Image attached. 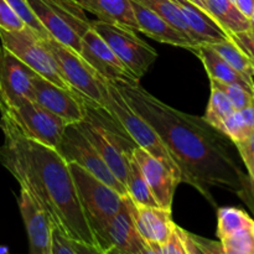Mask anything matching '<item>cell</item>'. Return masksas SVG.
I'll return each instance as SVG.
<instances>
[{"mask_svg":"<svg viewBox=\"0 0 254 254\" xmlns=\"http://www.w3.org/2000/svg\"><path fill=\"white\" fill-rule=\"evenodd\" d=\"M9 2L10 6L15 10L17 15L22 19V21L25 22L27 27L32 30L35 34L39 35L41 39H46V37H51L50 36L49 32L46 31L44 26H42L41 22L39 21L35 14L32 12V10L30 9L29 4H27L26 0H6Z\"/></svg>","mask_w":254,"mask_h":254,"instance_id":"cell-34","label":"cell"},{"mask_svg":"<svg viewBox=\"0 0 254 254\" xmlns=\"http://www.w3.org/2000/svg\"><path fill=\"white\" fill-rule=\"evenodd\" d=\"M235 145L247 168L248 179H250L251 186L254 189V134L247 140L236 143Z\"/></svg>","mask_w":254,"mask_h":254,"instance_id":"cell-36","label":"cell"},{"mask_svg":"<svg viewBox=\"0 0 254 254\" xmlns=\"http://www.w3.org/2000/svg\"><path fill=\"white\" fill-rule=\"evenodd\" d=\"M84 118L76 128L97 149L112 173L126 186L129 173V158L136 145L116 119L103 108L83 98Z\"/></svg>","mask_w":254,"mask_h":254,"instance_id":"cell-3","label":"cell"},{"mask_svg":"<svg viewBox=\"0 0 254 254\" xmlns=\"http://www.w3.org/2000/svg\"><path fill=\"white\" fill-rule=\"evenodd\" d=\"M184 241L189 254H226L222 243L183 230Z\"/></svg>","mask_w":254,"mask_h":254,"instance_id":"cell-33","label":"cell"},{"mask_svg":"<svg viewBox=\"0 0 254 254\" xmlns=\"http://www.w3.org/2000/svg\"><path fill=\"white\" fill-rule=\"evenodd\" d=\"M0 112H6L25 136L57 149L68 124L36 101L19 98Z\"/></svg>","mask_w":254,"mask_h":254,"instance_id":"cell-9","label":"cell"},{"mask_svg":"<svg viewBox=\"0 0 254 254\" xmlns=\"http://www.w3.org/2000/svg\"><path fill=\"white\" fill-rule=\"evenodd\" d=\"M0 254H9V251L4 247H0Z\"/></svg>","mask_w":254,"mask_h":254,"instance_id":"cell-42","label":"cell"},{"mask_svg":"<svg viewBox=\"0 0 254 254\" xmlns=\"http://www.w3.org/2000/svg\"><path fill=\"white\" fill-rule=\"evenodd\" d=\"M126 189L128 196L134 202L144 206H158L150 189H149L148 183L141 174L138 163L131 156V154L130 158H129V173L126 183Z\"/></svg>","mask_w":254,"mask_h":254,"instance_id":"cell-27","label":"cell"},{"mask_svg":"<svg viewBox=\"0 0 254 254\" xmlns=\"http://www.w3.org/2000/svg\"><path fill=\"white\" fill-rule=\"evenodd\" d=\"M220 131L233 144L250 139L254 134V104L242 111L233 112L222 124Z\"/></svg>","mask_w":254,"mask_h":254,"instance_id":"cell-24","label":"cell"},{"mask_svg":"<svg viewBox=\"0 0 254 254\" xmlns=\"http://www.w3.org/2000/svg\"><path fill=\"white\" fill-rule=\"evenodd\" d=\"M226 252L238 254H254V223L250 227L220 241Z\"/></svg>","mask_w":254,"mask_h":254,"instance_id":"cell-32","label":"cell"},{"mask_svg":"<svg viewBox=\"0 0 254 254\" xmlns=\"http://www.w3.org/2000/svg\"><path fill=\"white\" fill-rule=\"evenodd\" d=\"M205 6L208 14L228 35L240 34L251 29V20L231 0H205Z\"/></svg>","mask_w":254,"mask_h":254,"instance_id":"cell-23","label":"cell"},{"mask_svg":"<svg viewBox=\"0 0 254 254\" xmlns=\"http://www.w3.org/2000/svg\"><path fill=\"white\" fill-rule=\"evenodd\" d=\"M99 79L103 91L104 109L116 119L117 123L124 129L136 145L148 151L154 158L159 159L174 174V176L183 183V174L178 163L155 129L129 106L121 92L111 82L101 76Z\"/></svg>","mask_w":254,"mask_h":254,"instance_id":"cell-4","label":"cell"},{"mask_svg":"<svg viewBox=\"0 0 254 254\" xmlns=\"http://www.w3.org/2000/svg\"><path fill=\"white\" fill-rule=\"evenodd\" d=\"M72 246H73L74 251H76L77 254H106L104 252H102L98 247L86 245V243L72 241Z\"/></svg>","mask_w":254,"mask_h":254,"instance_id":"cell-39","label":"cell"},{"mask_svg":"<svg viewBox=\"0 0 254 254\" xmlns=\"http://www.w3.org/2000/svg\"><path fill=\"white\" fill-rule=\"evenodd\" d=\"M139 254H189L184 241L183 228L176 225L171 237L163 245L145 242V246Z\"/></svg>","mask_w":254,"mask_h":254,"instance_id":"cell-31","label":"cell"},{"mask_svg":"<svg viewBox=\"0 0 254 254\" xmlns=\"http://www.w3.org/2000/svg\"><path fill=\"white\" fill-rule=\"evenodd\" d=\"M97 247L106 254H139L145 241L139 235L130 211L127 193L121 210L113 216L103 232L96 237Z\"/></svg>","mask_w":254,"mask_h":254,"instance_id":"cell-12","label":"cell"},{"mask_svg":"<svg viewBox=\"0 0 254 254\" xmlns=\"http://www.w3.org/2000/svg\"><path fill=\"white\" fill-rule=\"evenodd\" d=\"M0 40L5 49L14 54L37 74L59 87L74 92L61 74L51 52L45 46L41 37L30 27L26 26L19 31L0 29Z\"/></svg>","mask_w":254,"mask_h":254,"instance_id":"cell-10","label":"cell"},{"mask_svg":"<svg viewBox=\"0 0 254 254\" xmlns=\"http://www.w3.org/2000/svg\"><path fill=\"white\" fill-rule=\"evenodd\" d=\"M77 2L83 10L97 15L98 20L138 30L130 0H77Z\"/></svg>","mask_w":254,"mask_h":254,"instance_id":"cell-22","label":"cell"},{"mask_svg":"<svg viewBox=\"0 0 254 254\" xmlns=\"http://www.w3.org/2000/svg\"><path fill=\"white\" fill-rule=\"evenodd\" d=\"M4 143L0 163L46 212L54 227L71 241L97 247L96 238L81 207L68 163L57 149L31 140L6 112H0Z\"/></svg>","mask_w":254,"mask_h":254,"instance_id":"cell-2","label":"cell"},{"mask_svg":"<svg viewBox=\"0 0 254 254\" xmlns=\"http://www.w3.org/2000/svg\"><path fill=\"white\" fill-rule=\"evenodd\" d=\"M230 37L254 64V32L248 30L240 34L230 35Z\"/></svg>","mask_w":254,"mask_h":254,"instance_id":"cell-38","label":"cell"},{"mask_svg":"<svg viewBox=\"0 0 254 254\" xmlns=\"http://www.w3.org/2000/svg\"><path fill=\"white\" fill-rule=\"evenodd\" d=\"M253 78H254V64H253Z\"/></svg>","mask_w":254,"mask_h":254,"instance_id":"cell-43","label":"cell"},{"mask_svg":"<svg viewBox=\"0 0 254 254\" xmlns=\"http://www.w3.org/2000/svg\"><path fill=\"white\" fill-rule=\"evenodd\" d=\"M211 87L220 89L221 92L227 96L232 103L233 108L236 111H242V109L247 108V107L254 104V93L248 91L247 88L242 87L241 84L236 83H223V82L216 81V79H211Z\"/></svg>","mask_w":254,"mask_h":254,"instance_id":"cell-30","label":"cell"},{"mask_svg":"<svg viewBox=\"0 0 254 254\" xmlns=\"http://www.w3.org/2000/svg\"><path fill=\"white\" fill-rule=\"evenodd\" d=\"M91 27L107 42L112 51L135 79H140L158 59V52L136 36L135 30L121 24L94 20Z\"/></svg>","mask_w":254,"mask_h":254,"instance_id":"cell-7","label":"cell"},{"mask_svg":"<svg viewBox=\"0 0 254 254\" xmlns=\"http://www.w3.org/2000/svg\"><path fill=\"white\" fill-rule=\"evenodd\" d=\"M52 254H77L72 241L60 228H52Z\"/></svg>","mask_w":254,"mask_h":254,"instance_id":"cell-37","label":"cell"},{"mask_svg":"<svg viewBox=\"0 0 254 254\" xmlns=\"http://www.w3.org/2000/svg\"><path fill=\"white\" fill-rule=\"evenodd\" d=\"M202 1H203V4H205V0H202Z\"/></svg>","mask_w":254,"mask_h":254,"instance_id":"cell-45","label":"cell"},{"mask_svg":"<svg viewBox=\"0 0 254 254\" xmlns=\"http://www.w3.org/2000/svg\"><path fill=\"white\" fill-rule=\"evenodd\" d=\"M57 64L60 72L71 88L81 97L91 102L97 108L104 109L102 83L97 72L82 59L79 54L55 40L54 37L41 39Z\"/></svg>","mask_w":254,"mask_h":254,"instance_id":"cell-8","label":"cell"},{"mask_svg":"<svg viewBox=\"0 0 254 254\" xmlns=\"http://www.w3.org/2000/svg\"><path fill=\"white\" fill-rule=\"evenodd\" d=\"M141 4L145 5L150 10H153L155 14L163 17L164 20L173 25L176 30L183 32L190 41H192L195 45H200L193 36L192 31L189 27L188 22H186L185 17H184L183 12L178 7V5L173 1V0H138Z\"/></svg>","mask_w":254,"mask_h":254,"instance_id":"cell-26","label":"cell"},{"mask_svg":"<svg viewBox=\"0 0 254 254\" xmlns=\"http://www.w3.org/2000/svg\"><path fill=\"white\" fill-rule=\"evenodd\" d=\"M134 223L145 242L163 245L173 235L176 223L173 221L171 210L158 206H144L129 197Z\"/></svg>","mask_w":254,"mask_h":254,"instance_id":"cell-18","label":"cell"},{"mask_svg":"<svg viewBox=\"0 0 254 254\" xmlns=\"http://www.w3.org/2000/svg\"><path fill=\"white\" fill-rule=\"evenodd\" d=\"M235 5L248 19H252L254 12V0H235Z\"/></svg>","mask_w":254,"mask_h":254,"instance_id":"cell-40","label":"cell"},{"mask_svg":"<svg viewBox=\"0 0 254 254\" xmlns=\"http://www.w3.org/2000/svg\"><path fill=\"white\" fill-rule=\"evenodd\" d=\"M130 4L136 24H138L139 31L148 35L149 37L159 42L184 47V49L191 50V51L195 49V46H197L192 41H190L183 32L176 30L173 25L169 24L166 20L159 16L153 10L141 4L140 1L130 0Z\"/></svg>","mask_w":254,"mask_h":254,"instance_id":"cell-19","label":"cell"},{"mask_svg":"<svg viewBox=\"0 0 254 254\" xmlns=\"http://www.w3.org/2000/svg\"><path fill=\"white\" fill-rule=\"evenodd\" d=\"M20 213L29 238L30 254H52L51 220L27 191L20 189L17 198Z\"/></svg>","mask_w":254,"mask_h":254,"instance_id":"cell-17","label":"cell"},{"mask_svg":"<svg viewBox=\"0 0 254 254\" xmlns=\"http://www.w3.org/2000/svg\"><path fill=\"white\" fill-rule=\"evenodd\" d=\"M36 73L14 54L0 46V111L19 98L36 101L31 78Z\"/></svg>","mask_w":254,"mask_h":254,"instance_id":"cell-13","label":"cell"},{"mask_svg":"<svg viewBox=\"0 0 254 254\" xmlns=\"http://www.w3.org/2000/svg\"><path fill=\"white\" fill-rule=\"evenodd\" d=\"M202 61L206 72L211 79L223 82V83H236L241 84L247 88L248 91L254 93V84L250 83L241 73L233 69L217 51L212 49L210 44H200L192 50Z\"/></svg>","mask_w":254,"mask_h":254,"instance_id":"cell-21","label":"cell"},{"mask_svg":"<svg viewBox=\"0 0 254 254\" xmlns=\"http://www.w3.org/2000/svg\"><path fill=\"white\" fill-rule=\"evenodd\" d=\"M26 27L21 17L15 12L6 0H0V29L6 31H19Z\"/></svg>","mask_w":254,"mask_h":254,"instance_id":"cell-35","label":"cell"},{"mask_svg":"<svg viewBox=\"0 0 254 254\" xmlns=\"http://www.w3.org/2000/svg\"><path fill=\"white\" fill-rule=\"evenodd\" d=\"M111 82V81H109ZM129 106L160 135L180 168L183 183L195 188L216 205L210 188L245 195V173L230 148V139L203 118L183 113L149 93L139 81L111 82Z\"/></svg>","mask_w":254,"mask_h":254,"instance_id":"cell-1","label":"cell"},{"mask_svg":"<svg viewBox=\"0 0 254 254\" xmlns=\"http://www.w3.org/2000/svg\"><path fill=\"white\" fill-rule=\"evenodd\" d=\"M235 111L236 109L233 108L232 103L227 98V96L223 92H221L220 89L215 88V87H211L210 102H208V106L207 109H206L203 119L210 126H212L213 128H216L220 131L226 119Z\"/></svg>","mask_w":254,"mask_h":254,"instance_id":"cell-29","label":"cell"},{"mask_svg":"<svg viewBox=\"0 0 254 254\" xmlns=\"http://www.w3.org/2000/svg\"><path fill=\"white\" fill-rule=\"evenodd\" d=\"M31 82L37 103L61 117L67 124H77L84 118L83 99L76 92L59 87L37 73Z\"/></svg>","mask_w":254,"mask_h":254,"instance_id":"cell-15","label":"cell"},{"mask_svg":"<svg viewBox=\"0 0 254 254\" xmlns=\"http://www.w3.org/2000/svg\"><path fill=\"white\" fill-rule=\"evenodd\" d=\"M131 156L138 163L159 207L171 210L174 193L180 181L159 159L154 158L140 146H135L133 149Z\"/></svg>","mask_w":254,"mask_h":254,"instance_id":"cell-16","label":"cell"},{"mask_svg":"<svg viewBox=\"0 0 254 254\" xmlns=\"http://www.w3.org/2000/svg\"><path fill=\"white\" fill-rule=\"evenodd\" d=\"M215 51L220 54V56L232 67L233 69L242 74L250 83L254 84L253 78V62L250 57L231 40V37L225 41L210 44Z\"/></svg>","mask_w":254,"mask_h":254,"instance_id":"cell-25","label":"cell"},{"mask_svg":"<svg viewBox=\"0 0 254 254\" xmlns=\"http://www.w3.org/2000/svg\"><path fill=\"white\" fill-rule=\"evenodd\" d=\"M74 189L94 238L101 235L113 216L121 210L123 197L114 189L89 174L76 163H68Z\"/></svg>","mask_w":254,"mask_h":254,"instance_id":"cell-5","label":"cell"},{"mask_svg":"<svg viewBox=\"0 0 254 254\" xmlns=\"http://www.w3.org/2000/svg\"><path fill=\"white\" fill-rule=\"evenodd\" d=\"M57 151L67 163H76L89 174L114 189L117 192L123 196L127 195L126 186L116 178L97 149L87 140L86 136L76 128L74 124H68L66 127L61 143L57 146Z\"/></svg>","mask_w":254,"mask_h":254,"instance_id":"cell-11","label":"cell"},{"mask_svg":"<svg viewBox=\"0 0 254 254\" xmlns=\"http://www.w3.org/2000/svg\"><path fill=\"white\" fill-rule=\"evenodd\" d=\"M82 59L107 81H138L91 26L81 35Z\"/></svg>","mask_w":254,"mask_h":254,"instance_id":"cell-14","label":"cell"},{"mask_svg":"<svg viewBox=\"0 0 254 254\" xmlns=\"http://www.w3.org/2000/svg\"><path fill=\"white\" fill-rule=\"evenodd\" d=\"M50 36L81 52V35L91 26L84 10L74 0H26Z\"/></svg>","mask_w":254,"mask_h":254,"instance_id":"cell-6","label":"cell"},{"mask_svg":"<svg viewBox=\"0 0 254 254\" xmlns=\"http://www.w3.org/2000/svg\"><path fill=\"white\" fill-rule=\"evenodd\" d=\"M190 1L193 2V4H196V5H197V6H200L201 9H203V10H205V11H207V10H206V6H205V4H203L202 0H190Z\"/></svg>","mask_w":254,"mask_h":254,"instance_id":"cell-41","label":"cell"},{"mask_svg":"<svg viewBox=\"0 0 254 254\" xmlns=\"http://www.w3.org/2000/svg\"><path fill=\"white\" fill-rule=\"evenodd\" d=\"M183 12L189 27L198 44H216L230 39V35L218 25V22L190 0H173Z\"/></svg>","mask_w":254,"mask_h":254,"instance_id":"cell-20","label":"cell"},{"mask_svg":"<svg viewBox=\"0 0 254 254\" xmlns=\"http://www.w3.org/2000/svg\"><path fill=\"white\" fill-rule=\"evenodd\" d=\"M217 218V236L220 241L235 235L238 231L250 227L254 223V221L245 211L236 207L218 208Z\"/></svg>","mask_w":254,"mask_h":254,"instance_id":"cell-28","label":"cell"},{"mask_svg":"<svg viewBox=\"0 0 254 254\" xmlns=\"http://www.w3.org/2000/svg\"><path fill=\"white\" fill-rule=\"evenodd\" d=\"M74 1H77V0H74Z\"/></svg>","mask_w":254,"mask_h":254,"instance_id":"cell-46","label":"cell"},{"mask_svg":"<svg viewBox=\"0 0 254 254\" xmlns=\"http://www.w3.org/2000/svg\"><path fill=\"white\" fill-rule=\"evenodd\" d=\"M0 106H1V98H0Z\"/></svg>","mask_w":254,"mask_h":254,"instance_id":"cell-44","label":"cell"}]
</instances>
